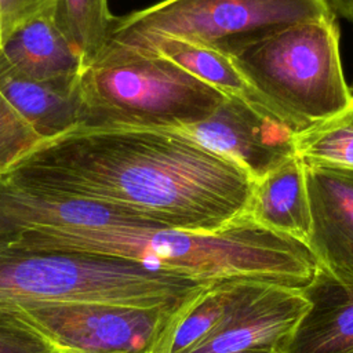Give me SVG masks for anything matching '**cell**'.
I'll use <instances>...</instances> for the list:
<instances>
[{"instance_id": "cell-1", "label": "cell", "mask_w": 353, "mask_h": 353, "mask_svg": "<svg viewBox=\"0 0 353 353\" xmlns=\"http://www.w3.org/2000/svg\"><path fill=\"white\" fill-rule=\"evenodd\" d=\"M0 175L192 232L247 218L255 185L240 165L175 130L88 123L40 141Z\"/></svg>"}, {"instance_id": "cell-2", "label": "cell", "mask_w": 353, "mask_h": 353, "mask_svg": "<svg viewBox=\"0 0 353 353\" xmlns=\"http://www.w3.org/2000/svg\"><path fill=\"white\" fill-rule=\"evenodd\" d=\"M274 116L296 134L353 106L335 14L221 47Z\"/></svg>"}, {"instance_id": "cell-3", "label": "cell", "mask_w": 353, "mask_h": 353, "mask_svg": "<svg viewBox=\"0 0 353 353\" xmlns=\"http://www.w3.org/2000/svg\"><path fill=\"white\" fill-rule=\"evenodd\" d=\"M208 284L117 256L0 247V307L63 302L178 305Z\"/></svg>"}, {"instance_id": "cell-4", "label": "cell", "mask_w": 353, "mask_h": 353, "mask_svg": "<svg viewBox=\"0 0 353 353\" xmlns=\"http://www.w3.org/2000/svg\"><path fill=\"white\" fill-rule=\"evenodd\" d=\"M81 121L178 130L212 113L225 95L171 59L105 44L79 80Z\"/></svg>"}, {"instance_id": "cell-5", "label": "cell", "mask_w": 353, "mask_h": 353, "mask_svg": "<svg viewBox=\"0 0 353 353\" xmlns=\"http://www.w3.org/2000/svg\"><path fill=\"white\" fill-rule=\"evenodd\" d=\"M330 14L327 0H163L114 18L108 40L178 37L221 48Z\"/></svg>"}, {"instance_id": "cell-6", "label": "cell", "mask_w": 353, "mask_h": 353, "mask_svg": "<svg viewBox=\"0 0 353 353\" xmlns=\"http://www.w3.org/2000/svg\"><path fill=\"white\" fill-rule=\"evenodd\" d=\"M190 301L149 307L63 302L0 309L37 331L58 353H167L171 332Z\"/></svg>"}, {"instance_id": "cell-7", "label": "cell", "mask_w": 353, "mask_h": 353, "mask_svg": "<svg viewBox=\"0 0 353 353\" xmlns=\"http://www.w3.org/2000/svg\"><path fill=\"white\" fill-rule=\"evenodd\" d=\"M175 131L232 160L255 182L296 156L295 131L236 97H225L210 116Z\"/></svg>"}, {"instance_id": "cell-8", "label": "cell", "mask_w": 353, "mask_h": 353, "mask_svg": "<svg viewBox=\"0 0 353 353\" xmlns=\"http://www.w3.org/2000/svg\"><path fill=\"white\" fill-rule=\"evenodd\" d=\"M306 307L302 290L250 280L221 323L186 353H283Z\"/></svg>"}, {"instance_id": "cell-9", "label": "cell", "mask_w": 353, "mask_h": 353, "mask_svg": "<svg viewBox=\"0 0 353 353\" xmlns=\"http://www.w3.org/2000/svg\"><path fill=\"white\" fill-rule=\"evenodd\" d=\"M303 164L310 208L306 245L320 268L353 279V170Z\"/></svg>"}, {"instance_id": "cell-10", "label": "cell", "mask_w": 353, "mask_h": 353, "mask_svg": "<svg viewBox=\"0 0 353 353\" xmlns=\"http://www.w3.org/2000/svg\"><path fill=\"white\" fill-rule=\"evenodd\" d=\"M302 294L307 307L283 353H353V279L319 266Z\"/></svg>"}, {"instance_id": "cell-11", "label": "cell", "mask_w": 353, "mask_h": 353, "mask_svg": "<svg viewBox=\"0 0 353 353\" xmlns=\"http://www.w3.org/2000/svg\"><path fill=\"white\" fill-rule=\"evenodd\" d=\"M47 12L17 30L0 50V76L39 83H76L85 62L54 17Z\"/></svg>"}, {"instance_id": "cell-12", "label": "cell", "mask_w": 353, "mask_h": 353, "mask_svg": "<svg viewBox=\"0 0 353 353\" xmlns=\"http://www.w3.org/2000/svg\"><path fill=\"white\" fill-rule=\"evenodd\" d=\"M247 218L277 234L307 243L310 208L301 157L294 156L255 182Z\"/></svg>"}, {"instance_id": "cell-13", "label": "cell", "mask_w": 353, "mask_h": 353, "mask_svg": "<svg viewBox=\"0 0 353 353\" xmlns=\"http://www.w3.org/2000/svg\"><path fill=\"white\" fill-rule=\"evenodd\" d=\"M105 44L154 51L171 59L183 70L215 88L225 97H236L274 116L272 109L236 66L230 55L218 47L178 37H150L134 41L108 40Z\"/></svg>"}, {"instance_id": "cell-14", "label": "cell", "mask_w": 353, "mask_h": 353, "mask_svg": "<svg viewBox=\"0 0 353 353\" xmlns=\"http://www.w3.org/2000/svg\"><path fill=\"white\" fill-rule=\"evenodd\" d=\"M79 80L55 84L0 76V97L46 139L81 121Z\"/></svg>"}, {"instance_id": "cell-15", "label": "cell", "mask_w": 353, "mask_h": 353, "mask_svg": "<svg viewBox=\"0 0 353 353\" xmlns=\"http://www.w3.org/2000/svg\"><path fill=\"white\" fill-rule=\"evenodd\" d=\"M250 280L208 284L182 310L168 341L167 353H186L225 317Z\"/></svg>"}, {"instance_id": "cell-16", "label": "cell", "mask_w": 353, "mask_h": 353, "mask_svg": "<svg viewBox=\"0 0 353 353\" xmlns=\"http://www.w3.org/2000/svg\"><path fill=\"white\" fill-rule=\"evenodd\" d=\"M54 17L87 69L105 46L114 21L108 0H58Z\"/></svg>"}, {"instance_id": "cell-17", "label": "cell", "mask_w": 353, "mask_h": 353, "mask_svg": "<svg viewBox=\"0 0 353 353\" xmlns=\"http://www.w3.org/2000/svg\"><path fill=\"white\" fill-rule=\"evenodd\" d=\"M295 153L306 164L353 170V106L296 134Z\"/></svg>"}, {"instance_id": "cell-18", "label": "cell", "mask_w": 353, "mask_h": 353, "mask_svg": "<svg viewBox=\"0 0 353 353\" xmlns=\"http://www.w3.org/2000/svg\"><path fill=\"white\" fill-rule=\"evenodd\" d=\"M43 139V135L0 97V172Z\"/></svg>"}, {"instance_id": "cell-19", "label": "cell", "mask_w": 353, "mask_h": 353, "mask_svg": "<svg viewBox=\"0 0 353 353\" xmlns=\"http://www.w3.org/2000/svg\"><path fill=\"white\" fill-rule=\"evenodd\" d=\"M0 353H58L37 331L0 309Z\"/></svg>"}, {"instance_id": "cell-20", "label": "cell", "mask_w": 353, "mask_h": 353, "mask_svg": "<svg viewBox=\"0 0 353 353\" xmlns=\"http://www.w3.org/2000/svg\"><path fill=\"white\" fill-rule=\"evenodd\" d=\"M58 0H0V50L21 28L55 11Z\"/></svg>"}, {"instance_id": "cell-21", "label": "cell", "mask_w": 353, "mask_h": 353, "mask_svg": "<svg viewBox=\"0 0 353 353\" xmlns=\"http://www.w3.org/2000/svg\"><path fill=\"white\" fill-rule=\"evenodd\" d=\"M327 3L334 14L353 21V0H327Z\"/></svg>"}, {"instance_id": "cell-22", "label": "cell", "mask_w": 353, "mask_h": 353, "mask_svg": "<svg viewBox=\"0 0 353 353\" xmlns=\"http://www.w3.org/2000/svg\"><path fill=\"white\" fill-rule=\"evenodd\" d=\"M236 353H279V352H262V350H248V352H236Z\"/></svg>"}, {"instance_id": "cell-23", "label": "cell", "mask_w": 353, "mask_h": 353, "mask_svg": "<svg viewBox=\"0 0 353 353\" xmlns=\"http://www.w3.org/2000/svg\"><path fill=\"white\" fill-rule=\"evenodd\" d=\"M350 88H352V94H353V85H352V87H350Z\"/></svg>"}]
</instances>
